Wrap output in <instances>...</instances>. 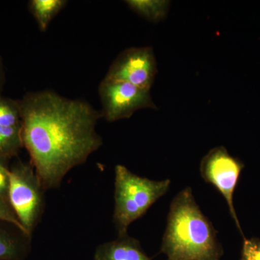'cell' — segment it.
Listing matches in <instances>:
<instances>
[{
  "label": "cell",
  "mask_w": 260,
  "mask_h": 260,
  "mask_svg": "<svg viewBox=\"0 0 260 260\" xmlns=\"http://www.w3.org/2000/svg\"><path fill=\"white\" fill-rule=\"evenodd\" d=\"M0 221L6 222V223L12 224L18 230L20 231L23 235L27 237L23 225L19 221L16 215H15L14 211L12 209L9 203H7L6 201L1 199V198H0Z\"/></svg>",
  "instance_id": "14"
},
{
  "label": "cell",
  "mask_w": 260,
  "mask_h": 260,
  "mask_svg": "<svg viewBox=\"0 0 260 260\" xmlns=\"http://www.w3.org/2000/svg\"><path fill=\"white\" fill-rule=\"evenodd\" d=\"M23 148L21 126L0 125V161L8 162Z\"/></svg>",
  "instance_id": "11"
},
{
  "label": "cell",
  "mask_w": 260,
  "mask_h": 260,
  "mask_svg": "<svg viewBox=\"0 0 260 260\" xmlns=\"http://www.w3.org/2000/svg\"><path fill=\"white\" fill-rule=\"evenodd\" d=\"M157 73L153 48L131 47L117 56L104 78L126 82L150 91Z\"/></svg>",
  "instance_id": "7"
},
{
  "label": "cell",
  "mask_w": 260,
  "mask_h": 260,
  "mask_svg": "<svg viewBox=\"0 0 260 260\" xmlns=\"http://www.w3.org/2000/svg\"><path fill=\"white\" fill-rule=\"evenodd\" d=\"M68 3L66 0H30L28 10L35 18L39 30L45 32L53 19L64 9Z\"/></svg>",
  "instance_id": "9"
},
{
  "label": "cell",
  "mask_w": 260,
  "mask_h": 260,
  "mask_svg": "<svg viewBox=\"0 0 260 260\" xmlns=\"http://www.w3.org/2000/svg\"><path fill=\"white\" fill-rule=\"evenodd\" d=\"M244 167V164L231 155L226 148L218 146L211 149L203 157L200 171L205 182L212 184L223 195L233 220L243 237L245 238L234 205V191Z\"/></svg>",
  "instance_id": "6"
},
{
  "label": "cell",
  "mask_w": 260,
  "mask_h": 260,
  "mask_svg": "<svg viewBox=\"0 0 260 260\" xmlns=\"http://www.w3.org/2000/svg\"><path fill=\"white\" fill-rule=\"evenodd\" d=\"M170 179L150 180L140 177L123 165L115 167L114 222L118 237L128 235L130 224L141 218L169 191Z\"/></svg>",
  "instance_id": "3"
},
{
  "label": "cell",
  "mask_w": 260,
  "mask_h": 260,
  "mask_svg": "<svg viewBox=\"0 0 260 260\" xmlns=\"http://www.w3.org/2000/svg\"><path fill=\"white\" fill-rule=\"evenodd\" d=\"M7 162L0 161V198L9 203L10 169L7 167Z\"/></svg>",
  "instance_id": "16"
},
{
  "label": "cell",
  "mask_w": 260,
  "mask_h": 260,
  "mask_svg": "<svg viewBox=\"0 0 260 260\" xmlns=\"http://www.w3.org/2000/svg\"><path fill=\"white\" fill-rule=\"evenodd\" d=\"M125 3L135 13L153 23L167 17L170 5V2L164 0H127Z\"/></svg>",
  "instance_id": "10"
},
{
  "label": "cell",
  "mask_w": 260,
  "mask_h": 260,
  "mask_svg": "<svg viewBox=\"0 0 260 260\" xmlns=\"http://www.w3.org/2000/svg\"><path fill=\"white\" fill-rule=\"evenodd\" d=\"M18 104L23 148L44 191L59 188L102 146L96 131L102 114L88 102L44 90L28 92Z\"/></svg>",
  "instance_id": "1"
},
{
  "label": "cell",
  "mask_w": 260,
  "mask_h": 260,
  "mask_svg": "<svg viewBox=\"0 0 260 260\" xmlns=\"http://www.w3.org/2000/svg\"><path fill=\"white\" fill-rule=\"evenodd\" d=\"M26 251L20 239L0 229V260H22Z\"/></svg>",
  "instance_id": "12"
},
{
  "label": "cell",
  "mask_w": 260,
  "mask_h": 260,
  "mask_svg": "<svg viewBox=\"0 0 260 260\" xmlns=\"http://www.w3.org/2000/svg\"><path fill=\"white\" fill-rule=\"evenodd\" d=\"M94 260H151L138 239L126 236L98 246Z\"/></svg>",
  "instance_id": "8"
},
{
  "label": "cell",
  "mask_w": 260,
  "mask_h": 260,
  "mask_svg": "<svg viewBox=\"0 0 260 260\" xmlns=\"http://www.w3.org/2000/svg\"><path fill=\"white\" fill-rule=\"evenodd\" d=\"M102 118L109 122L129 119L143 109H156L149 90L126 82L104 78L98 88Z\"/></svg>",
  "instance_id": "5"
},
{
  "label": "cell",
  "mask_w": 260,
  "mask_h": 260,
  "mask_svg": "<svg viewBox=\"0 0 260 260\" xmlns=\"http://www.w3.org/2000/svg\"><path fill=\"white\" fill-rule=\"evenodd\" d=\"M42 182L30 162L18 160L10 169L8 202L27 237L30 238L44 208Z\"/></svg>",
  "instance_id": "4"
},
{
  "label": "cell",
  "mask_w": 260,
  "mask_h": 260,
  "mask_svg": "<svg viewBox=\"0 0 260 260\" xmlns=\"http://www.w3.org/2000/svg\"><path fill=\"white\" fill-rule=\"evenodd\" d=\"M6 82V73H5V65L3 58L0 56V95H2Z\"/></svg>",
  "instance_id": "17"
},
{
  "label": "cell",
  "mask_w": 260,
  "mask_h": 260,
  "mask_svg": "<svg viewBox=\"0 0 260 260\" xmlns=\"http://www.w3.org/2000/svg\"><path fill=\"white\" fill-rule=\"evenodd\" d=\"M0 125L21 126V116L18 100L0 95Z\"/></svg>",
  "instance_id": "13"
},
{
  "label": "cell",
  "mask_w": 260,
  "mask_h": 260,
  "mask_svg": "<svg viewBox=\"0 0 260 260\" xmlns=\"http://www.w3.org/2000/svg\"><path fill=\"white\" fill-rule=\"evenodd\" d=\"M241 260H260V239L244 238Z\"/></svg>",
  "instance_id": "15"
},
{
  "label": "cell",
  "mask_w": 260,
  "mask_h": 260,
  "mask_svg": "<svg viewBox=\"0 0 260 260\" xmlns=\"http://www.w3.org/2000/svg\"><path fill=\"white\" fill-rule=\"evenodd\" d=\"M160 251L168 260H220L223 249L209 219L186 187L173 199Z\"/></svg>",
  "instance_id": "2"
}]
</instances>
